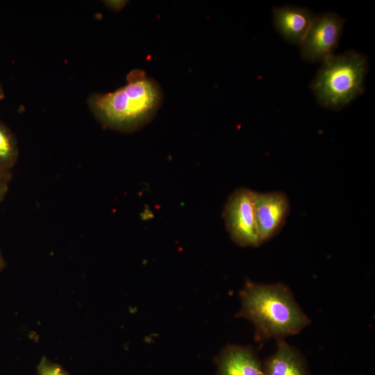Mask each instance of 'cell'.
Segmentation results:
<instances>
[{
	"label": "cell",
	"mask_w": 375,
	"mask_h": 375,
	"mask_svg": "<svg viewBox=\"0 0 375 375\" xmlns=\"http://www.w3.org/2000/svg\"><path fill=\"white\" fill-rule=\"evenodd\" d=\"M239 296L241 308L236 317L251 322L258 342L285 339L299 333L311 323L291 290L283 283H260L247 279Z\"/></svg>",
	"instance_id": "cell-1"
},
{
	"label": "cell",
	"mask_w": 375,
	"mask_h": 375,
	"mask_svg": "<svg viewBox=\"0 0 375 375\" xmlns=\"http://www.w3.org/2000/svg\"><path fill=\"white\" fill-rule=\"evenodd\" d=\"M163 100L160 85L139 69L127 76V84L105 94H94L88 106L105 126L133 132L148 124L156 115Z\"/></svg>",
	"instance_id": "cell-2"
},
{
	"label": "cell",
	"mask_w": 375,
	"mask_h": 375,
	"mask_svg": "<svg viewBox=\"0 0 375 375\" xmlns=\"http://www.w3.org/2000/svg\"><path fill=\"white\" fill-rule=\"evenodd\" d=\"M322 63L310 87L322 106L338 110L362 94L368 70L365 55L349 51Z\"/></svg>",
	"instance_id": "cell-3"
},
{
	"label": "cell",
	"mask_w": 375,
	"mask_h": 375,
	"mask_svg": "<svg viewBox=\"0 0 375 375\" xmlns=\"http://www.w3.org/2000/svg\"><path fill=\"white\" fill-rule=\"evenodd\" d=\"M253 192L247 188L236 189L228 197L223 211L231 240L242 247L261 245L255 220Z\"/></svg>",
	"instance_id": "cell-4"
},
{
	"label": "cell",
	"mask_w": 375,
	"mask_h": 375,
	"mask_svg": "<svg viewBox=\"0 0 375 375\" xmlns=\"http://www.w3.org/2000/svg\"><path fill=\"white\" fill-rule=\"evenodd\" d=\"M344 19L327 12L312 21L301 47V57L310 62H322L333 55L342 32Z\"/></svg>",
	"instance_id": "cell-5"
},
{
	"label": "cell",
	"mask_w": 375,
	"mask_h": 375,
	"mask_svg": "<svg viewBox=\"0 0 375 375\" xmlns=\"http://www.w3.org/2000/svg\"><path fill=\"white\" fill-rule=\"evenodd\" d=\"M253 210L260 244L279 233L290 210L288 196L281 191L253 192Z\"/></svg>",
	"instance_id": "cell-6"
},
{
	"label": "cell",
	"mask_w": 375,
	"mask_h": 375,
	"mask_svg": "<svg viewBox=\"0 0 375 375\" xmlns=\"http://www.w3.org/2000/svg\"><path fill=\"white\" fill-rule=\"evenodd\" d=\"M216 375H263V365L250 346L228 344L215 358Z\"/></svg>",
	"instance_id": "cell-7"
},
{
	"label": "cell",
	"mask_w": 375,
	"mask_h": 375,
	"mask_svg": "<svg viewBox=\"0 0 375 375\" xmlns=\"http://www.w3.org/2000/svg\"><path fill=\"white\" fill-rule=\"evenodd\" d=\"M306 8L283 6L273 8V21L276 31L289 42L300 45L315 18Z\"/></svg>",
	"instance_id": "cell-8"
},
{
	"label": "cell",
	"mask_w": 375,
	"mask_h": 375,
	"mask_svg": "<svg viewBox=\"0 0 375 375\" xmlns=\"http://www.w3.org/2000/svg\"><path fill=\"white\" fill-rule=\"evenodd\" d=\"M262 365L263 375H310L303 354L285 339L276 340L275 352Z\"/></svg>",
	"instance_id": "cell-9"
},
{
	"label": "cell",
	"mask_w": 375,
	"mask_h": 375,
	"mask_svg": "<svg viewBox=\"0 0 375 375\" xmlns=\"http://www.w3.org/2000/svg\"><path fill=\"white\" fill-rule=\"evenodd\" d=\"M18 156L17 140L9 128L0 120V169L11 173Z\"/></svg>",
	"instance_id": "cell-10"
},
{
	"label": "cell",
	"mask_w": 375,
	"mask_h": 375,
	"mask_svg": "<svg viewBox=\"0 0 375 375\" xmlns=\"http://www.w3.org/2000/svg\"><path fill=\"white\" fill-rule=\"evenodd\" d=\"M38 375H69L60 365L42 357L37 367Z\"/></svg>",
	"instance_id": "cell-11"
},
{
	"label": "cell",
	"mask_w": 375,
	"mask_h": 375,
	"mask_svg": "<svg viewBox=\"0 0 375 375\" xmlns=\"http://www.w3.org/2000/svg\"><path fill=\"white\" fill-rule=\"evenodd\" d=\"M105 2L108 7L115 10L121 9L126 4L125 1H107Z\"/></svg>",
	"instance_id": "cell-12"
},
{
	"label": "cell",
	"mask_w": 375,
	"mask_h": 375,
	"mask_svg": "<svg viewBox=\"0 0 375 375\" xmlns=\"http://www.w3.org/2000/svg\"><path fill=\"white\" fill-rule=\"evenodd\" d=\"M8 182H0V202L4 199L8 191Z\"/></svg>",
	"instance_id": "cell-13"
},
{
	"label": "cell",
	"mask_w": 375,
	"mask_h": 375,
	"mask_svg": "<svg viewBox=\"0 0 375 375\" xmlns=\"http://www.w3.org/2000/svg\"><path fill=\"white\" fill-rule=\"evenodd\" d=\"M11 178V173L6 172L0 169V182H8Z\"/></svg>",
	"instance_id": "cell-14"
},
{
	"label": "cell",
	"mask_w": 375,
	"mask_h": 375,
	"mask_svg": "<svg viewBox=\"0 0 375 375\" xmlns=\"http://www.w3.org/2000/svg\"><path fill=\"white\" fill-rule=\"evenodd\" d=\"M6 265V264L0 249V272L5 268Z\"/></svg>",
	"instance_id": "cell-15"
},
{
	"label": "cell",
	"mask_w": 375,
	"mask_h": 375,
	"mask_svg": "<svg viewBox=\"0 0 375 375\" xmlns=\"http://www.w3.org/2000/svg\"><path fill=\"white\" fill-rule=\"evenodd\" d=\"M4 97V93L1 85L0 84V99H2Z\"/></svg>",
	"instance_id": "cell-16"
}]
</instances>
